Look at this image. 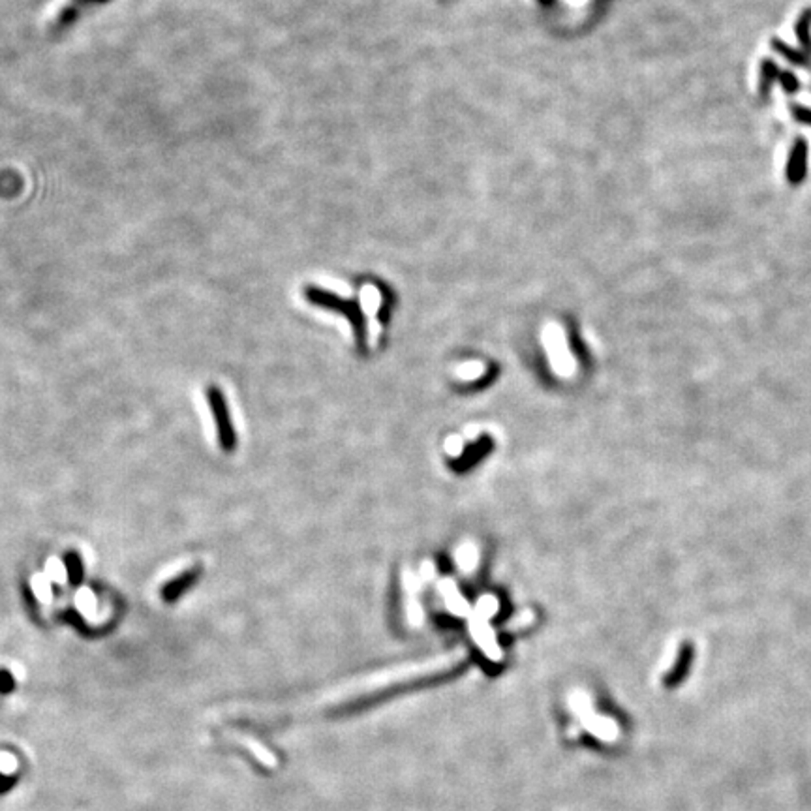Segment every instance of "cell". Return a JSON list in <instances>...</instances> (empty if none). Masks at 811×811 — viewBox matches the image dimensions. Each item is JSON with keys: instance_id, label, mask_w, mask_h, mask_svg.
<instances>
[{"instance_id": "8fae6325", "label": "cell", "mask_w": 811, "mask_h": 811, "mask_svg": "<svg viewBox=\"0 0 811 811\" xmlns=\"http://www.w3.org/2000/svg\"><path fill=\"white\" fill-rule=\"evenodd\" d=\"M14 783H15L14 778H6V776H2V774H0V792H6Z\"/></svg>"}, {"instance_id": "3957f363", "label": "cell", "mask_w": 811, "mask_h": 811, "mask_svg": "<svg viewBox=\"0 0 811 811\" xmlns=\"http://www.w3.org/2000/svg\"><path fill=\"white\" fill-rule=\"evenodd\" d=\"M199 575H202V569H199V567H192V569L182 571L181 575H177V577L171 578L168 584H164V588H162L160 592L162 599H164L166 603H175L179 597L184 596V594L197 583Z\"/></svg>"}, {"instance_id": "277c9868", "label": "cell", "mask_w": 811, "mask_h": 811, "mask_svg": "<svg viewBox=\"0 0 811 811\" xmlns=\"http://www.w3.org/2000/svg\"><path fill=\"white\" fill-rule=\"evenodd\" d=\"M64 565H66L68 573V583L72 586H79L85 577V567H83V560H81L79 552L75 550H68L64 554Z\"/></svg>"}, {"instance_id": "7a4b0ae2", "label": "cell", "mask_w": 811, "mask_h": 811, "mask_svg": "<svg viewBox=\"0 0 811 811\" xmlns=\"http://www.w3.org/2000/svg\"><path fill=\"white\" fill-rule=\"evenodd\" d=\"M805 173H808V143L804 139H797L787 162V181L791 186H798L805 179Z\"/></svg>"}, {"instance_id": "52a82bcc", "label": "cell", "mask_w": 811, "mask_h": 811, "mask_svg": "<svg viewBox=\"0 0 811 811\" xmlns=\"http://www.w3.org/2000/svg\"><path fill=\"white\" fill-rule=\"evenodd\" d=\"M794 34H797L798 41L804 46L808 53H811V8L804 10L800 19L794 25Z\"/></svg>"}, {"instance_id": "30bf717a", "label": "cell", "mask_w": 811, "mask_h": 811, "mask_svg": "<svg viewBox=\"0 0 811 811\" xmlns=\"http://www.w3.org/2000/svg\"><path fill=\"white\" fill-rule=\"evenodd\" d=\"M14 690L15 680L14 676H12V672L6 671V669H2V671H0V693H2V695H8V693H12Z\"/></svg>"}, {"instance_id": "5b68a950", "label": "cell", "mask_w": 811, "mask_h": 811, "mask_svg": "<svg viewBox=\"0 0 811 811\" xmlns=\"http://www.w3.org/2000/svg\"><path fill=\"white\" fill-rule=\"evenodd\" d=\"M779 74H781V70H779V66L776 62L770 61V59H765V61H763V64H761V79H759V92H761L763 98L768 96V92H770L772 88V83L778 79Z\"/></svg>"}, {"instance_id": "8992f818", "label": "cell", "mask_w": 811, "mask_h": 811, "mask_svg": "<svg viewBox=\"0 0 811 811\" xmlns=\"http://www.w3.org/2000/svg\"><path fill=\"white\" fill-rule=\"evenodd\" d=\"M772 49H774L776 53L781 55L783 59H787L791 64H797V66H808V64H810V62H808V57H805L804 53L792 49L791 46H787L785 41L778 40V38H772Z\"/></svg>"}, {"instance_id": "6da1fadb", "label": "cell", "mask_w": 811, "mask_h": 811, "mask_svg": "<svg viewBox=\"0 0 811 811\" xmlns=\"http://www.w3.org/2000/svg\"><path fill=\"white\" fill-rule=\"evenodd\" d=\"M207 400L211 406V411L215 416L216 429H218V438H220L222 447L226 451H231L235 447V432L231 427V419H229L228 404L226 398L222 395V391L218 387H208L207 389Z\"/></svg>"}, {"instance_id": "ba28073f", "label": "cell", "mask_w": 811, "mask_h": 811, "mask_svg": "<svg viewBox=\"0 0 811 811\" xmlns=\"http://www.w3.org/2000/svg\"><path fill=\"white\" fill-rule=\"evenodd\" d=\"M778 81L781 83V87L785 88V92L787 94L798 92V88H800V81L797 79V75L792 74V72H781Z\"/></svg>"}, {"instance_id": "9c48e42d", "label": "cell", "mask_w": 811, "mask_h": 811, "mask_svg": "<svg viewBox=\"0 0 811 811\" xmlns=\"http://www.w3.org/2000/svg\"><path fill=\"white\" fill-rule=\"evenodd\" d=\"M789 111H791L794 121L800 122V124H805V126H811V109L804 108V106H798V104H791V106H789Z\"/></svg>"}]
</instances>
